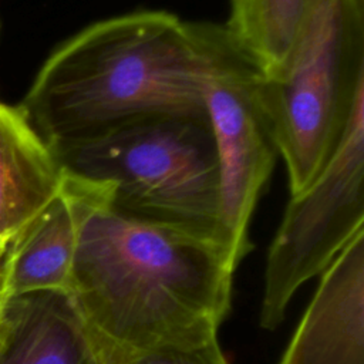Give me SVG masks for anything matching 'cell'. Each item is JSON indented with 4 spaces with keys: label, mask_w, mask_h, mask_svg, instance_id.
Wrapping results in <instances>:
<instances>
[{
    "label": "cell",
    "mask_w": 364,
    "mask_h": 364,
    "mask_svg": "<svg viewBox=\"0 0 364 364\" xmlns=\"http://www.w3.org/2000/svg\"><path fill=\"white\" fill-rule=\"evenodd\" d=\"M77 220L70 294L100 364H135L218 340L229 313L230 250L114 210L101 188L63 172Z\"/></svg>",
    "instance_id": "cell-1"
},
{
    "label": "cell",
    "mask_w": 364,
    "mask_h": 364,
    "mask_svg": "<svg viewBox=\"0 0 364 364\" xmlns=\"http://www.w3.org/2000/svg\"><path fill=\"white\" fill-rule=\"evenodd\" d=\"M20 109L53 154L161 114H206L185 20L138 10L98 20L46 60Z\"/></svg>",
    "instance_id": "cell-2"
},
{
    "label": "cell",
    "mask_w": 364,
    "mask_h": 364,
    "mask_svg": "<svg viewBox=\"0 0 364 364\" xmlns=\"http://www.w3.org/2000/svg\"><path fill=\"white\" fill-rule=\"evenodd\" d=\"M54 156L63 172L95 182L114 210L220 243L233 256L206 114L145 117Z\"/></svg>",
    "instance_id": "cell-3"
},
{
    "label": "cell",
    "mask_w": 364,
    "mask_h": 364,
    "mask_svg": "<svg viewBox=\"0 0 364 364\" xmlns=\"http://www.w3.org/2000/svg\"><path fill=\"white\" fill-rule=\"evenodd\" d=\"M262 92L294 195L334 155L364 94V0H313Z\"/></svg>",
    "instance_id": "cell-4"
},
{
    "label": "cell",
    "mask_w": 364,
    "mask_h": 364,
    "mask_svg": "<svg viewBox=\"0 0 364 364\" xmlns=\"http://www.w3.org/2000/svg\"><path fill=\"white\" fill-rule=\"evenodd\" d=\"M198 80L215 139L222 222L237 264L249 253V223L279 158L259 65L230 38L223 24L186 21Z\"/></svg>",
    "instance_id": "cell-5"
},
{
    "label": "cell",
    "mask_w": 364,
    "mask_h": 364,
    "mask_svg": "<svg viewBox=\"0 0 364 364\" xmlns=\"http://www.w3.org/2000/svg\"><path fill=\"white\" fill-rule=\"evenodd\" d=\"M364 229V94L330 161L290 195L269 247L260 326L276 330L296 290L324 272Z\"/></svg>",
    "instance_id": "cell-6"
},
{
    "label": "cell",
    "mask_w": 364,
    "mask_h": 364,
    "mask_svg": "<svg viewBox=\"0 0 364 364\" xmlns=\"http://www.w3.org/2000/svg\"><path fill=\"white\" fill-rule=\"evenodd\" d=\"M279 364H364V229L324 270Z\"/></svg>",
    "instance_id": "cell-7"
},
{
    "label": "cell",
    "mask_w": 364,
    "mask_h": 364,
    "mask_svg": "<svg viewBox=\"0 0 364 364\" xmlns=\"http://www.w3.org/2000/svg\"><path fill=\"white\" fill-rule=\"evenodd\" d=\"M0 364H100L70 293L0 299Z\"/></svg>",
    "instance_id": "cell-8"
},
{
    "label": "cell",
    "mask_w": 364,
    "mask_h": 364,
    "mask_svg": "<svg viewBox=\"0 0 364 364\" xmlns=\"http://www.w3.org/2000/svg\"><path fill=\"white\" fill-rule=\"evenodd\" d=\"M63 171L20 107L0 101V242L43 210L60 192Z\"/></svg>",
    "instance_id": "cell-9"
},
{
    "label": "cell",
    "mask_w": 364,
    "mask_h": 364,
    "mask_svg": "<svg viewBox=\"0 0 364 364\" xmlns=\"http://www.w3.org/2000/svg\"><path fill=\"white\" fill-rule=\"evenodd\" d=\"M77 245L73 206L58 195L7 242L1 266V296L43 290L70 291Z\"/></svg>",
    "instance_id": "cell-10"
},
{
    "label": "cell",
    "mask_w": 364,
    "mask_h": 364,
    "mask_svg": "<svg viewBox=\"0 0 364 364\" xmlns=\"http://www.w3.org/2000/svg\"><path fill=\"white\" fill-rule=\"evenodd\" d=\"M313 0H230L225 26L235 44L262 70L274 74L284 63Z\"/></svg>",
    "instance_id": "cell-11"
},
{
    "label": "cell",
    "mask_w": 364,
    "mask_h": 364,
    "mask_svg": "<svg viewBox=\"0 0 364 364\" xmlns=\"http://www.w3.org/2000/svg\"><path fill=\"white\" fill-rule=\"evenodd\" d=\"M135 364H228L218 340L188 350H164Z\"/></svg>",
    "instance_id": "cell-12"
},
{
    "label": "cell",
    "mask_w": 364,
    "mask_h": 364,
    "mask_svg": "<svg viewBox=\"0 0 364 364\" xmlns=\"http://www.w3.org/2000/svg\"><path fill=\"white\" fill-rule=\"evenodd\" d=\"M6 245L4 242H0V290H1V266H3V257L6 252Z\"/></svg>",
    "instance_id": "cell-13"
},
{
    "label": "cell",
    "mask_w": 364,
    "mask_h": 364,
    "mask_svg": "<svg viewBox=\"0 0 364 364\" xmlns=\"http://www.w3.org/2000/svg\"><path fill=\"white\" fill-rule=\"evenodd\" d=\"M0 299H1V294H0Z\"/></svg>",
    "instance_id": "cell-14"
}]
</instances>
